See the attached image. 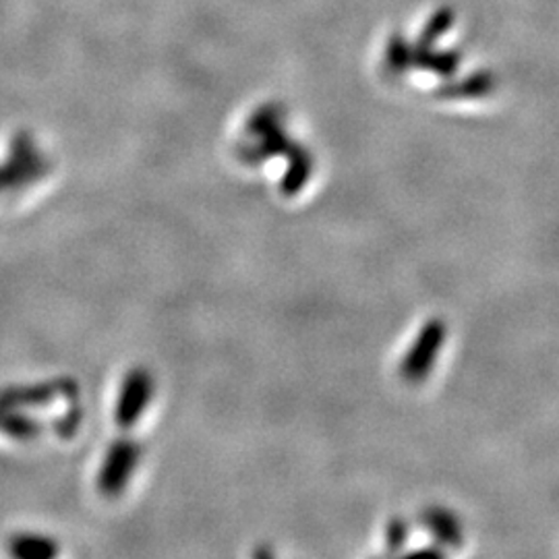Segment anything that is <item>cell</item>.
<instances>
[{
    "mask_svg": "<svg viewBox=\"0 0 559 559\" xmlns=\"http://www.w3.org/2000/svg\"><path fill=\"white\" fill-rule=\"evenodd\" d=\"M445 336H448L445 321L440 318L427 321L402 360V367H400L402 378L408 383H420L427 380V376L431 373L436 360L440 357Z\"/></svg>",
    "mask_w": 559,
    "mask_h": 559,
    "instance_id": "1",
    "label": "cell"
},
{
    "mask_svg": "<svg viewBox=\"0 0 559 559\" xmlns=\"http://www.w3.org/2000/svg\"><path fill=\"white\" fill-rule=\"evenodd\" d=\"M46 164L40 152L27 133H17L11 141V154L4 166H0V191L25 187L32 180L40 179Z\"/></svg>",
    "mask_w": 559,
    "mask_h": 559,
    "instance_id": "2",
    "label": "cell"
},
{
    "mask_svg": "<svg viewBox=\"0 0 559 559\" xmlns=\"http://www.w3.org/2000/svg\"><path fill=\"white\" fill-rule=\"evenodd\" d=\"M135 459H138V450L129 441H122L120 445H117L106 460V466L102 468V491L115 493V491L122 489L124 483L129 479V475H131V471H133V466H135Z\"/></svg>",
    "mask_w": 559,
    "mask_h": 559,
    "instance_id": "3",
    "label": "cell"
},
{
    "mask_svg": "<svg viewBox=\"0 0 559 559\" xmlns=\"http://www.w3.org/2000/svg\"><path fill=\"white\" fill-rule=\"evenodd\" d=\"M150 388H152V383H150L147 373L133 371L129 376L119 400V411H117V417L122 425H131L133 420L140 419L141 411H143L145 402L150 400Z\"/></svg>",
    "mask_w": 559,
    "mask_h": 559,
    "instance_id": "4",
    "label": "cell"
},
{
    "mask_svg": "<svg viewBox=\"0 0 559 559\" xmlns=\"http://www.w3.org/2000/svg\"><path fill=\"white\" fill-rule=\"evenodd\" d=\"M425 528L445 547H460L464 540V528L459 516L448 508H427L423 514Z\"/></svg>",
    "mask_w": 559,
    "mask_h": 559,
    "instance_id": "5",
    "label": "cell"
},
{
    "mask_svg": "<svg viewBox=\"0 0 559 559\" xmlns=\"http://www.w3.org/2000/svg\"><path fill=\"white\" fill-rule=\"evenodd\" d=\"M59 392V383H40V385H11L0 390V404L20 408V406H36L46 404Z\"/></svg>",
    "mask_w": 559,
    "mask_h": 559,
    "instance_id": "6",
    "label": "cell"
},
{
    "mask_svg": "<svg viewBox=\"0 0 559 559\" xmlns=\"http://www.w3.org/2000/svg\"><path fill=\"white\" fill-rule=\"evenodd\" d=\"M496 90V78L491 73H475L468 80L452 83L441 90L445 98H483Z\"/></svg>",
    "mask_w": 559,
    "mask_h": 559,
    "instance_id": "7",
    "label": "cell"
},
{
    "mask_svg": "<svg viewBox=\"0 0 559 559\" xmlns=\"http://www.w3.org/2000/svg\"><path fill=\"white\" fill-rule=\"evenodd\" d=\"M0 433L17 440H27L40 433V423L15 413V408L11 406L0 404Z\"/></svg>",
    "mask_w": 559,
    "mask_h": 559,
    "instance_id": "8",
    "label": "cell"
},
{
    "mask_svg": "<svg viewBox=\"0 0 559 559\" xmlns=\"http://www.w3.org/2000/svg\"><path fill=\"white\" fill-rule=\"evenodd\" d=\"M11 554L21 559H46L59 554V547L40 535H17L11 540Z\"/></svg>",
    "mask_w": 559,
    "mask_h": 559,
    "instance_id": "9",
    "label": "cell"
},
{
    "mask_svg": "<svg viewBox=\"0 0 559 559\" xmlns=\"http://www.w3.org/2000/svg\"><path fill=\"white\" fill-rule=\"evenodd\" d=\"M392 539H390V543H392V547L396 549V547H400V545H404V540H406V537H408V528H406V522H400V520H396L394 524H392Z\"/></svg>",
    "mask_w": 559,
    "mask_h": 559,
    "instance_id": "10",
    "label": "cell"
}]
</instances>
